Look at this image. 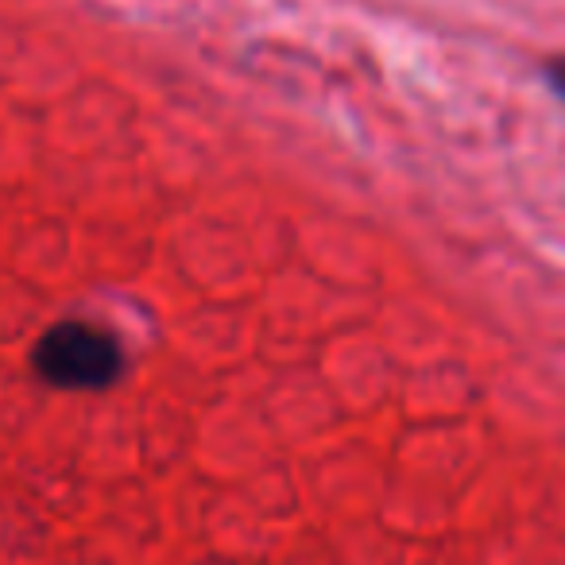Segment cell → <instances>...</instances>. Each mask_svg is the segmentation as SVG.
<instances>
[{
	"label": "cell",
	"instance_id": "obj_1",
	"mask_svg": "<svg viewBox=\"0 0 565 565\" xmlns=\"http://www.w3.org/2000/svg\"><path fill=\"white\" fill-rule=\"evenodd\" d=\"M128 369L125 345L113 330L86 318L51 322L28 349V372L40 387L63 395H102Z\"/></svg>",
	"mask_w": 565,
	"mask_h": 565
},
{
	"label": "cell",
	"instance_id": "obj_2",
	"mask_svg": "<svg viewBox=\"0 0 565 565\" xmlns=\"http://www.w3.org/2000/svg\"><path fill=\"white\" fill-rule=\"evenodd\" d=\"M546 82H550V89H554L557 97H565V58H557V63H550Z\"/></svg>",
	"mask_w": 565,
	"mask_h": 565
}]
</instances>
